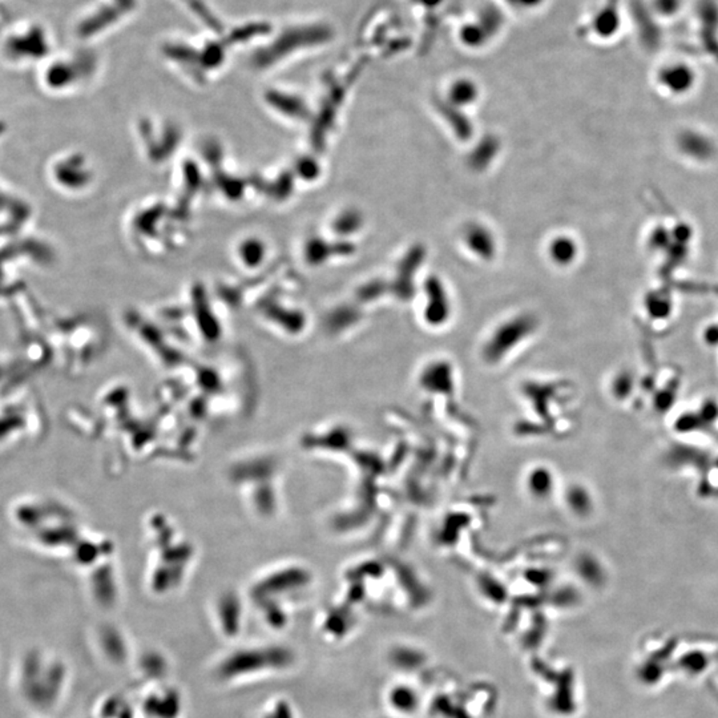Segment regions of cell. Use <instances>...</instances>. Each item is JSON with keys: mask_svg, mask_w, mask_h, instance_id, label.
I'll return each mask as SVG.
<instances>
[{"mask_svg": "<svg viewBox=\"0 0 718 718\" xmlns=\"http://www.w3.org/2000/svg\"><path fill=\"white\" fill-rule=\"evenodd\" d=\"M293 663L291 650L282 647H256L238 650L222 660L219 676L226 681L242 680L260 673L282 671Z\"/></svg>", "mask_w": 718, "mask_h": 718, "instance_id": "obj_1", "label": "cell"}, {"mask_svg": "<svg viewBox=\"0 0 718 718\" xmlns=\"http://www.w3.org/2000/svg\"><path fill=\"white\" fill-rule=\"evenodd\" d=\"M622 17L617 0H608L604 6L594 15L591 28L600 39H609L620 29Z\"/></svg>", "mask_w": 718, "mask_h": 718, "instance_id": "obj_2", "label": "cell"}, {"mask_svg": "<svg viewBox=\"0 0 718 718\" xmlns=\"http://www.w3.org/2000/svg\"><path fill=\"white\" fill-rule=\"evenodd\" d=\"M694 82V75L688 66L671 64L663 68L660 73V83L673 94L687 92Z\"/></svg>", "mask_w": 718, "mask_h": 718, "instance_id": "obj_3", "label": "cell"}, {"mask_svg": "<svg viewBox=\"0 0 718 718\" xmlns=\"http://www.w3.org/2000/svg\"><path fill=\"white\" fill-rule=\"evenodd\" d=\"M701 38L709 47H718V6L713 0H701L698 4Z\"/></svg>", "mask_w": 718, "mask_h": 718, "instance_id": "obj_4", "label": "cell"}, {"mask_svg": "<svg viewBox=\"0 0 718 718\" xmlns=\"http://www.w3.org/2000/svg\"><path fill=\"white\" fill-rule=\"evenodd\" d=\"M636 10V19H637V26H638V31H640V35L643 39H645V42L650 44V45H656L659 41H660V31L657 28L656 22L653 20V16H650L648 10L645 7H640V4L635 6Z\"/></svg>", "mask_w": 718, "mask_h": 718, "instance_id": "obj_5", "label": "cell"}, {"mask_svg": "<svg viewBox=\"0 0 718 718\" xmlns=\"http://www.w3.org/2000/svg\"><path fill=\"white\" fill-rule=\"evenodd\" d=\"M476 97V88L470 82H459L451 88V98L456 103L469 104Z\"/></svg>", "mask_w": 718, "mask_h": 718, "instance_id": "obj_6", "label": "cell"}, {"mask_svg": "<svg viewBox=\"0 0 718 718\" xmlns=\"http://www.w3.org/2000/svg\"><path fill=\"white\" fill-rule=\"evenodd\" d=\"M551 253L556 263H569L575 256V247L572 241H568L566 238H560L555 241Z\"/></svg>", "mask_w": 718, "mask_h": 718, "instance_id": "obj_7", "label": "cell"}, {"mask_svg": "<svg viewBox=\"0 0 718 718\" xmlns=\"http://www.w3.org/2000/svg\"><path fill=\"white\" fill-rule=\"evenodd\" d=\"M652 7L656 14L671 17L680 13L682 7V0H653Z\"/></svg>", "mask_w": 718, "mask_h": 718, "instance_id": "obj_8", "label": "cell"}]
</instances>
